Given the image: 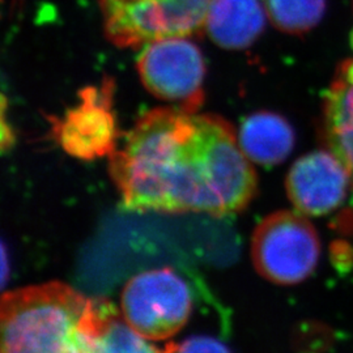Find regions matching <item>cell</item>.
Here are the masks:
<instances>
[{"instance_id": "1", "label": "cell", "mask_w": 353, "mask_h": 353, "mask_svg": "<svg viewBox=\"0 0 353 353\" xmlns=\"http://www.w3.org/2000/svg\"><path fill=\"white\" fill-rule=\"evenodd\" d=\"M109 157L126 211L227 216L245 210L256 192L239 138L212 114L151 110Z\"/></svg>"}, {"instance_id": "2", "label": "cell", "mask_w": 353, "mask_h": 353, "mask_svg": "<svg viewBox=\"0 0 353 353\" xmlns=\"http://www.w3.org/2000/svg\"><path fill=\"white\" fill-rule=\"evenodd\" d=\"M108 303L61 281L11 290L0 305V353H99Z\"/></svg>"}, {"instance_id": "3", "label": "cell", "mask_w": 353, "mask_h": 353, "mask_svg": "<svg viewBox=\"0 0 353 353\" xmlns=\"http://www.w3.org/2000/svg\"><path fill=\"white\" fill-rule=\"evenodd\" d=\"M214 0H100L106 37L118 48L202 32Z\"/></svg>"}, {"instance_id": "4", "label": "cell", "mask_w": 353, "mask_h": 353, "mask_svg": "<svg viewBox=\"0 0 353 353\" xmlns=\"http://www.w3.org/2000/svg\"><path fill=\"white\" fill-rule=\"evenodd\" d=\"M319 258V234L307 216L296 210L265 216L252 233L254 268L274 284L303 283L314 274Z\"/></svg>"}, {"instance_id": "5", "label": "cell", "mask_w": 353, "mask_h": 353, "mask_svg": "<svg viewBox=\"0 0 353 353\" xmlns=\"http://www.w3.org/2000/svg\"><path fill=\"white\" fill-rule=\"evenodd\" d=\"M191 309L188 283L169 267L130 279L121 296L123 319L148 341L174 336L188 323Z\"/></svg>"}, {"instance_id": "6", "label": "cell", "mask_w": 353, "mask_h": 353, "mask_svg": "<svg viewBox=\"0 0 353 353\" xmlns=\"http://www.w3.org/2000/svg\"><path fill=\"white\" fill-rule=\"evenodd\" d=\"M138 72L153 96L176 102V108L196 112L202 105L204 61L201 50L186 37L164 38L143 46Z\"/></svg>"}, {"instance_id": "7", "label": "cell", "mask_w": 353, "mask_h": 353, "mask_svg": "<svg viewBox=\"0 0 353 353\" xmlns=\"http://www.w3.org/2000/svg\"><path fill=\"white\" fill-rule=\"evenodd\" d=\"M54 137L64 152L90 161L110 156L117 150L118 128L112 110V88H87L80 103L55 121Z\"/></svg>"}, {"instance_id": "8", "label": "cell", "mask_w": 353, "mask_h": 353, "mask_svg": "<svg viewBox=\"0 0 353 353\" xmlns=\"http://www.w3.org/2000/svg\"><path fill=\"white\" fill-rule=\"evenodd\" d=\"M351 188L347 168L327 148L300 157L285 178L287 195L294 210L312 217L338 210Z\"/></svg>"}, {"instance_id": "9", "label": "cell", "mask_w": 353, "mask_h": 353, "mask_svg": "<svg viewBox=\"0 0 353 353\" xmlns=\"http://www.w3.org/2000/svg\"><path fill=\"white\" fill-rule=\"evenodd\" d=\"M262 0H214L204 29L216 45L224 49H245L265 29Z\"/></svg>"}, {"instance_id": "10", "label": "cell", "mask_w": 353, "mask_h": 353, "mask_svg": "<svg viewBox=\"0 0 353 353\" xmlns=\"http://www.w3.org/2000/svg\"><path fill=\"white\" fill-rule=\"evenodd\" d=\"M239 143L252 163L278 165L290 156L294 147V131L278 114L259 112L243 121Z\"/></svg>"}, {"instance_id": "11", "label": "cell", "mask_w": 353, "mask_h": 353, "mask_svg": "<svg viewBox=\"0 0 353 353\" xmlns=\"http://www.w3.org/2000/svg\"><path fill=\"white\" fill-rule=\"evenodd\" d=\"M323 138L326 148L347 168L353 186V81L341 67L325 94Z\"/></svg>"}, {"instance_id": "12", "label": "cell", "mask_w": 353, "mask_h": 353, "mask_svg": "<svg viewBox=\"0 0 353 353\" xmlns=\"http://www.w3.org/2000/svg\"><path fill=\"white\" fill-rule=\"evenodd\" d=\"M272 24L290 34H303L319 24L326 0H263Z\"/></svg>"}, {"instance_id": "13", "label": "cell", "mask_w": 353, "mask_h": 353, "mask_svg": "<svg viewBox=\"0 0 353 353\" xmlns=\"http://www.w3.org/2000/svg\"><path fill=\"white\" fill-rule=\"evenodd\" d=\"M99 353H166V348L160 350L141 336L109 303L99 339Z\"/></svg>"}, {"instance_id": "14", "label": "cell", "mask_w": 353, "mask_h": 353, "mask_svg": "<svg viewBox=\"0 0 353 353\" xmlns=\"http://www.w3.org/2000/svg\"><path fill=\"white\" fill-rule=\"evenodd\" d=\"M166 353H230L221 341L210 336H192L179 344L169 343Z\"/></svg>"}, {"instance_id": "15", "label": "cell", "mask_w": 353, "mask_h": 353, "mask_svg": "<svg viewBox=\"0 0 353 353\" xmlns=\"http://www.w3.org/2000/svg\"><path fill=\"white\" fill-rule=\"evenodd\" d=\"M341 70L350 81H353V59L345 61L344 63L341 64Z\"/></svg>"}]
</instances>
